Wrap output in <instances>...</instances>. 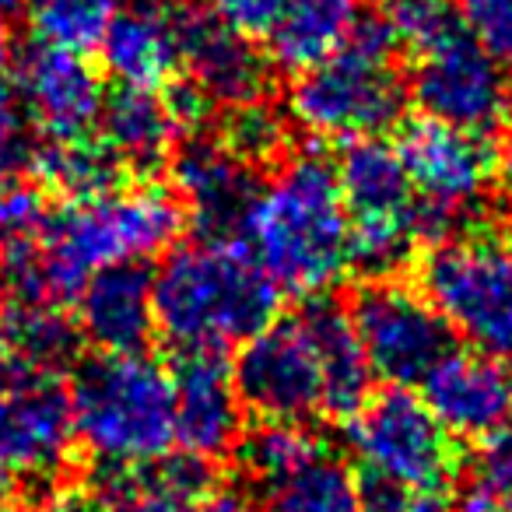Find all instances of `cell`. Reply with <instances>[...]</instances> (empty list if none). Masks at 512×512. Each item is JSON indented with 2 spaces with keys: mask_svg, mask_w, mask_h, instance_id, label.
I'll return each instance as SVG.
<instances>
[{
  "mask_svg": "<svg viewBox=\"0 0 512 512\" xmlns=\"http://www.w3.org/2000/svg\"><path fill=\"white\" fill-rule=\"evenodd\" d=\"M239 242L295 295L330 292L351 267V225L337 169L323 155H295L256 186Z\"/></svg>",
  "mask_w": 512,
  "mask_h": 512,
  "instance_id": "1",
  "label": "cell"
},
{
  "mask_svg": "<svg viewBox=\"0 0 512 512\" xmlns=\"http://www.w3.org/2000/svg\"><path fill=\"white\" fill-rule=\"evenodd\" d=\"M281 288L239 239L172 249L155 274V330L186 351H225L271 327Z\"/></svg>",
  "mask_w": 512,
  "mask_h": 512,
  "instance_id": "2",
  "label": "cell"
},
{
  "mask_svg": "<svg viewBox=\"0 0 512 512\" xmlns=\"http://www.w3.org/2000/svg\"><path fill=\"white\" fill-rule=\"evenodd\" d=\"M183 225V200L158 183L116 186L99 197L67 200L39 232L50 295L57 302H74L92 274L165 253L183 235Z\"/></svg>",
  "mask_w": 512,
  "mask_h": 512,
  "instance_id": "3",
  "label": "cell"
},
{
  "mask_svg": "<svg viewBox=\"0 0 512 512\" xmlns=\"http://www.w3.org/2000/svg\"><path fill=\"white\" fill-rule=\"evenodd\" d=\"M74 439L113 474L144 470L176 446L172 372L144 351H99L71 386Z\"/></svg>",
  "mask_w": 512,
  "mask_h": 512,
  "instance_id": "4",
  "label": "cell"
},
{
  "mask_svg": "<svg viewBox=\"0 0 512 512\" xmlns=\"http://www.w3.org/2000/svg\"><path fill=\"white\" fill-rule=\"evenodd\" d=\"M397 39L383 25L362 22L355 36L323 64L299 74L288 92V113L302 130L334 141L376 137L400 120L407 92L400 85Z\"/></svg>",
  "mask_w": 512,
  "mask_h": 512,
  "instance_id": "5",
  "label": "cell"
},
{
  "mask_svg": "<svg viewBox=\"0 0 512 512\" xmlns=\"http://www.w3.org/2000/svg\"><path fill=\"white\" fill-rule=\"evenodd\" d=\"M421 292L474 351L512 355V232L439 242L421 264Z\"/></svg>",
  "mask_w": 512,
  "mask_h": 512,
  "instance_id": "6",
  "label": "cell"
},
{
  "mask_svg": "<svg viewBox=\"0 0 512 512\" xmlns=\"http://www.w3.org/2000/svg\"><path fill=\"white\" fill-rule=\"evenodd\" d=\"M337 183L351 225V267L383 281L414 256L418 193L400 151L379 137L348 141L337 162Z\"/></svg>",
  "mask_w": 512,
  "mask_h": 512,
  "instance_id": "7",
  "label": "cell"
},
{
  "mask_svg": "<svg viewBox=\"0 0 512 512\" xmlns=\"http://www.w3.org/2000/svg\"><path fill=\"white\" fill-rule=\"evenodd\" d=\"M348 442L362 477L397 484L411 495H432L453 477L460 453L428 404L390 386L348 418Z\"/></svg>",
  "mask_w": 512,
  "mask_h": 512,
  "instance_id": "8",
  "label": "cell"
},
{
  "mask_svg": "<svg viewBox=\"0 0 512 512\" xmlns=\"http://www.w3.org/2000/svg\"><path fill=\"white\" fill-rule=\"evenodd\" d=\"M351 323L369 358V369L393 386L421 383L425 372L453 351L439 309L407 285L383 278L369 281L351 302Z\"/></svg>",
  "mask_w": 512,
  "mask_h": 512,
  "instance_id": "9",
  "label": "cell"
},
{
  "mask_svg": "<svg viewBox=\"0 0 512 512\" xmlns=\"http://www.w3.org/2000/svg\"><path fill=\"white\" fill-rule=\"evenodd\" d=\"M232 372L242 407H249L264 421L306 425L309 418L327 411L320 355L302 313L274 320L271 327L249 337Z\"/></svg>",
  "mask_w": 512,
  "mask_h": 512,
  "instance_id": "10",
  "label": "cell"
},
{
  "mask_svg": "<svg viewBox=\"0 0 512 512\" xmlns=\"http://www.w3.org/2000/svg\"><path fill=\"white\" fill-rule=\"evenodd\" d=\"M74 446L71 390L53 369L15 365L0 372V463L46 477L64 467Z\"/></svg>",
  "mask_w": 512,
  "mask_h": 512,
  "instance_id": "11",
  "label": "cell"
},
{
  "mask_svg": "<svg viewBox=\"0 0 512 512\" xmlns=\"http://www.w3.org/2000/svg\"><path fill=\"white\" fill-rule=\"evenodd\" d=\"M411 99L432 120L453 123L474 134L495 130L512 102L502 64L491 60L463 29L432 50L418 53V67L411 74Z\"/></svg>",
  "mask_w": 512,
  "mask_h": 512,
  "instance_id": "12",
  "label": "cell"
},
{
  "mask_svg": "<svg viewBox=\"0 0 512 512\" xmlns=\"http://www.w3.org/2000/svg\"><path fill=\"white\" fill-rule=\"evenodd\" d=\"M397 151L421 204L453 214L474 207L498 172V158L488 137L432 116L407 123Z\"/></svg>",
  "mask_w": 512,
  "mask_h": 512,
  "instance_id": "13",
  "label": "cell"
},
{
  "mask_svg": "<svg viewBox=\"0 0 512 512\" xmlns=\"http://www.w3.org/2000/svg\"><path fill=\"white\" fill-rule=\"evenodd\" d=\"M18 99L46 141H67L92 134L106 106V88L85 53L39 43L18 64Z\"/></svg>",
  "mask_w": 512,
  "mask_h": 512,
  "instance_id": "14",
  "label": "cell"
},
{
  "mask_svg": "<svg viewBox=\"0 0 512 512\" xmlns=\"http://www.w3.org/2000/svg\"><path fill=\"white\" fill-rule=\"evenodd\" d=\"M176 446L193 460H221L242 435V397L235 372L218 351H186L172 372Z\"/></svg>",
  "mask_w": 512,
  "mask_h": 512,
  "instance_id": "15",
  "label": "cell"
},
{
  "mask_svg": "<svg viewBox=\"0 0 512 512\" xmlns=\"http://www.w3.org/2000/svg\"><path fill=\"white\" fill-rule=\"evenodd\" d=\"M421 400L453 439H488L512 411V379L481 351H446L421 379Z\"/></svg>",
  "mask_w": 512,
  "mask_h": 512,
  "instance_id": "16",
  "label": "cell"
},
{
  "mask_svg": "<svg viewBox=\"0 0 512 512\" xmlns=\"http://www.w3.org/2000/svg\"><path fill=\"white\" fill-rule=\"evenodd\" d=\"M176 25L183 64L193 85L207 95V102L235 109L264 99L271 67L249 43V36L228 29L218 15H200V11L176 15Z\"/></svg>",
  "mask_w": 512,
  "mask_h": 512,
  "instance_id": "17",
  "label": "cell"
},
{
  "mask_svg": "<svg viewBox=\"0 0 512 512\" xmlns=\"http://www.w3.org/2000/svg\"><path fill=\"white\" fill-rule=\"evenodd\" d=\"M176 197L204 239L239 235L242 214L256 193L253 165L221 141H190L172 162Z\"/></svg>",
  "mask_w": 512,
  "mask_h": 512,
  "instance_id": "18",
  "label": "cell"
},
{
  "mask_svg": "<svg viewBox=\"0 0 512 512\" xmlns=\"http://www.w3.org/2000/svg\"><path fill=\"white\" fill-rule=\"evenodd\" d=\"M78 330L99 351H141L155 330V278L141 264L92 274L74 299Z\"/></svg>",
  "mask_w": 512,
  "mask_h": 512,
  "instance_id": "19",
  "label": "cell"
},
{
  "mask_svg": "<svg viewBox=\"0 0 512 512\" xmlns=\"http://www.w3.org/2000/svg\"><path fill=\"white\" fill-rule=\"evenodd\" d=\"M99 50L102 67L120 81V88H137V92L165 88L183 64L176 15H165L151 4L120 11Z\"/></svg>",
  "mask_w": 512,
  "mask_h": 512,
  "instance_id": "20",
  "label": "cell"
},
{
  "mask_svg": "<svg viewBox=\"0 0 512 512\" xmlns=\"http://www.w3.org/2000/svg\"><path fill=\"white\" fill-rule=\"evenodd\" d=\"M362 4L365 0H285L267 32L271 60L292 74L323 64L365 22Z\"/></svg>",
  "mask_w": 512,
  "mask_h": 512,
  "instance_id": "21",
  "label": "cell"
},
{
  "mask_svg": "<svg viewBox=\"0 0 512 512\" xmlns=\"http://www.w3.org/2000/svg\"><path fill=\"white\" fill-rule=\"evenodd\" d=\"M302 320L309 327V337L316 344L323 369V386H327V411L337 418H351L358 407L369 400V358L358 341V330L351 323V313L337 306L334 299H309L302 309Z\"/></svg>",
  "mask_w": 512,
  "mask_h": 512,
  "instance_id": "22",
  "label": "cell"
},
{
  "mask_svg": "<svg viewBox=\"0 0 512 512\" xmlns=\"http://www.w3.org/2000/svg\"><path fill=\"white\" fill-rule=\"evenodd\" d=\"M99 130H102V144L113 151L120 165L155 169V165L165 162L172 141H176L183 127H179L165 95L120 88L102 106Z\"/></svg>",
  "mask_w": 512,
  "mask_h": 512,
  "instance_id": "23",
  "label": "cell"
},
{
  "mask_svg": "<svg viewBox=\"0 0 512 512\" xmlns=\"http://www.w3.org/2000/svg\"><path fill=\"white\" fill-rule=\"evenodd\" d=\"M39 186L64 193L67 200L99 197L106 190H116L120 162L102 141L92 137H67V141H46L32 155Z\"/></svg>",
  "mask_w": 512,
  "mask_h": 512,
  "instance_id": "24",
  "label": "cell"
},
{
  "mask_svg": "<svg viewBox=\"0 0 512 512\" xmlns=\"http://www.w3.org/2000/svg\"><path fill=\"white\" fill-rule=\"evenodd\" d=\"M264 495L271 512H362V481L330 449Z\"/></svg>",
  "mask_w": 512,
  "mask_h": 512,
  "instance_id": "25",
  "label": "cell"
},
{
  "mask_svg": "<svg viewBox=\"0 0 512 512\" xmlns=\"http://www.w3.org/2000/svg\"><path fill=\"white\" fill-rule=\"evenodd\" d=\"M323 442L309 432L306 425H292V421H264V425L249 432L239 442V460L249 481L271 491L285 477H292L299 467L323 453Z\"/></svg>",
  "mask_w": 512,
  "mask_h": 512,
  "instance_id": "26",
  "label": "cell"
},
{
  "mask_svg": "<svg viewBox=\"0 0 512 512\" xmlns=\"http://www.w3.org/2000/svg\"><path fill=\"white\" fill-rule=\"evenodd\" d=\"M4 323L11 330L18 358L39 369H57L78 344V323L60 313V302H8Z\"/></svg>",
  "mask_w": 512,
  "mask_h": 512,
  "instance_id": "27",
  "label": "cell"
},
{
  "mask_svg": "<svg viewBox=\"0 0 512 512\" xmlns=\"http://www.w3.org/2000/svg\"><path fill=\"white\" fill-rule=\"evenodd\" d=\"M123 0H36L32 32L39 43L71 53H88L102 46L109 25L120 15Z\"/></svg>",
  "mask_w": 512,
  "mask_h": 512,
  "instance_id": "28",
  "label": "cell"
},
{
  "mask_svg": "<svg viewBox=\"0 0 512 512\" xmlns=\"http://www.w3.org/2000/svg\"><path fill=\"white\" fill-rule=\"evenodd\" d=\"M460 512H512V428L484 439L460 491Z\"/></svg>",
  "mask_w": 512,
  "mask_h": 512,
  "instance_id": "29",
  "label": "cell"
},
{
  "mask_svg": "<svg viewBox=\"0 0 512 512\" xmlns=\"http://www.w3.org/2000/svg\"><path fill=\"white\" fill-rule=\"evenodd\" d=\"M383 25L397 46H407L414 57L463 29L456 0H386Z\"/></svg>",
  "mask_w": 512,
  "mask_h": 512,
  "instance_id": "30",
  "label": "cell"
},
{
  "mask_svg": "<svg viewBox=\"0 0 512 512\" xmlns=\"http://www.w3.org/2000/svg\"><path fill=\"white\" fill-rule=\"evenodd\" d=\"M221 144L232 148L249 165L264 162V158L278 155V148L285 144V123H281V116L271 106H264V99L249 102V106H235L225 116Z\"/></svg>",
  "mask_w": 512,
  "mask_h": 512,
  "instance_id": "31",
  "label": "cell"
},
{
  "mask_svg": "<svg viewBox=\"0 0 512 512\" xmlns=\"http://www.w3.org/2000/svg\"><path fill=\"white\" fill-rule=\"evenodd\" d=\"M46 218L50 214H46L43 186L15 176L0 179V249L18 246V242H36Z\"/></svg>",
  "mask_w": 512,
  "mask_h": 512,
  "instance_id": "32",
  "label": "cell"
},
{
  "mask_svg": "<svg viewBox=\"0 0 512 512\" xmlns=\"http://www.w3.org/2000/svg\"><path fill=\"white\" fill-rule=\"evenodd\" d=\"M460 25L491 60L512 64V0H460Z\"/></svg>",
  "mask_w": 512,
  "mask_h": 512,
  "instance_id": "33",
  "label": "cell"
},
{
  "mask_svg": "<svg viewBox=\"0 0 512 512\" xmlns=\"http://www.w3.org/2000/svg\"><path fill=\"white\" fill-rule=\"evenodd\" d=\"M32 158L29 116L8 85H0V179L15 176V169Z\"/></svg>",
  "mask_w": 512,
  "mask_h": 512,
  "instance_id": "34",
  "label": "cell"
},
{
  "mask_svg": "<svg viewBox=\"0 0 512 512\" xmlns=\"http://www.w3.org/2000/svg\"><path fill=\"white\" fill-rule=\"evenodd\" d=\"M214 15L242 36H267L285 0H211Z\"/></svg>",
  "mask_w": 512,
  "mask_h": 512,
  "instance_id": "35",
  "label": "cell"
},
{
  "mask_svg": "<svg viewBox=\"0 0 512 512\" xmlns=\"http://www.w3.org/2000/svg\"><path fill=\"white\" fill-rule=\"evenodd\" d=\"M18 470H11L8 463H0V512H18Z\"/></svg>",
  "mask_w": 512,
  "mask_h": 512,
  "instance_id": "36",
  "label": "cell"
},
{
  "mask_svg": "<svg viewBox=\"0 0 512 512\" xmlns=\"http://www.w3.org/2000/svg\"><path fill=\"white\" fill-rule=\"evenodd\" d=\"M200 512H264V509H256L253 502H246L239 495H214Z\"/></svg>",
  "mask_w": 512,
  "mask_h": 512,
  "instance_id": "37",
  "label": "cell"
},
{
  "mask_svg": "<svg viewBox=\"0 0 512 512\" xmlns=\"http://www.w3.org/2000/svg\"><path fill=\"white\" fill-rule=\"evenodd\" d=\"M15 365H25L15 351V341H11V330L4 323V313H0V372L4 369H15Z\"/></svg>",
  "mask_w": 512,
  "mask_h": 512,
  "instance_id": "38",
  "label": "cell"
},
{
  "mask_svg": "<svg viewBox=\"0 0 512 512\" xmlns=\"http://www.w3.org/2000/svg\"><path fill=\"white\" fill-rule=\"evenodd\" d=\"M407 512H460V509H456V505H449V502H442L439 491H432V495H411Z\"/></svg>",
  "mask_w": 512,
  "mask_h": 512,
  "instance_id": "39",
  "label": "cell"
},
{
  "mask_svg": "<svg viewBox=\"0 0 512 512\" xmlns=\"http://www.w3.org/2000/svg\"><path fill=\"white\" fill-rule=\"evenodd\" d=\"M498 179H502L505 193H509V200H512V130H509V137H505L502 151H498Z\"/></svg>",
  "mask_w": 512,
  "mask_h": 512,
  "instance_id": "40",
  "label": "cell"
},
{
  "mask_svg": "<svg viewBox=\"0 0 512 512\" xmlns=\"http://www.w3.org/2000/svg\"><path fill=\"white\" fill-rule=\"evenodd\" d=\"M11 64V36H8V29L0 25V71Z\"/></svg>",
  "mask_w": 512,
  "mask_h": 512,
  "instance_id": "41",
  "label": "cell"
},
{
  "mask_svg": "<svg viewBox=\"0 0 512 512\" xmlns=\"http://www.w3.org/2000/svg\"><path fill=\"white\" fill-rule=\"evenodd\" d=\"M29 0H0V18H15Z\"/></svg>",
  "mask_w": 512,
  "mask_h": 512,
  "instance_id": "42",
  "label": "cell"
},
{
  "mask_svg": "<svg viewBox=\"0 0 512 512\" xmlns=\"http://www.w3.org/2000/svg\"><path fill=\"white\" fill-rule=\"evenodd\" d=\"M36 512H74L71 505H46V509H36Z\"/></svg>",
  "mask_w": 512,
  "mask_h": 512,
  "instance_id": "43",
  "label": "cell"
},
{
  "mask_svg": "<svg viewBox=\"0 0 512 512\" xmlns=\"http://www.w3.org/2000/svg\"><path fill=\"white\" fill-rule=\"evenodd\" d=\"M106 512H127V509H116V505H106Z\"/></svg>",
  "mask_w": 512,
  "mask_h": 512,
  "instance_id": "44",
  "label": "cell"
},
{
  "mask_svg": "<svg viewBox=\"0 0 512 512\" xmlns=\"http://www.w3.org/2000/svg\"><path fill=\"white\" fill-rule=\"evenodd\" d=\"M509 379H512V376H509Z\"/></svg>",
  "mask_w": 512,
  "mask_h": 512,
  "instance_id": "45",
  "label": "cell"
}]
</instances>
